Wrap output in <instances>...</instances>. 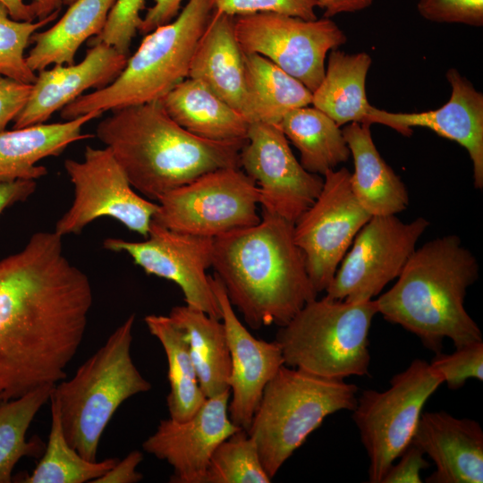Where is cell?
Instances as JSON below:
<instances>
[{
  "label": "cell",
  "instance_id": "obj_2",
  "mask_svg": "<svg viewBox=\"0 0 483 483\" xmlns=\"http://www.w3.org/2000/svg\"><path fill=\"white\" fill-rule=\"evenodd\" d=\"M293 227L262 212L258 224L213 239L215 275L252 329L283 326L318 297Z\"/></svg>",
  "mask_w": 483,
  "mask_h": 483
},
{
  "label": "cell",
  "instance_id": "obj_29",
  "mask_svg": "<svg viewBox=\"0 0 483 483\" xmlns=\"http://www.w3.org/2000/svg\"><path fill=\"white\" fill-rule=\"evenodd\" d=\"M277 125L299 150L300 163L309 173L323 176L351 156L342 129L314 106L288 112Z\"/></svg>",
  "mask_w": 483,
  "mask_h": 483
},
{
  "label": "cell",
  "instance_id": "obj_18",
  "mask_svg": "<svg viewBox=\"0 0 483 483\" xmlns=\"http://www.w3.org/2000/svg\"><path fill=\"white\" fill-rule=\"evenodd\" d=\"M210 283L221 309L231 359L228 413L234 425L247 430L266 385L284 365V357L275 340L258 339L244 326L215 275H210Z\"/></svg>",
  "mask_w": 483,
  "mask_h": 483
},
{
  "label": "cell",
  "instance_id": "obj_22",
  "mask_svg": "<svg viewBox=\"0 0 483 483\" xmlns=\"http://www.w3.org/2000/svg\"><path fill=\"white\" fill-rule=\"evenodd\" d=\"M188 78L203 82L250 122L244 53L235 36L234 16L214 9L195 47Z\"/></svg>",
  "mask_w": 483,
  "mask_h": 483
},
{
  "label": "cell",
  "instance_id": "obj_47",
  "mask_svg": "<svg viewBox=\"0 0 483 483\" xmlns=\"http://www.w3.org/2000/svg\"><path fill=\"white\" fill-rule=\"evenodd\" d=\"M33 2L36 5L37 18L39 20L59 11L63 4V0H34Z\"/></svg>",
  "mask_w": 483,
  "mask_h": 483
},
{
  "label": "cell",
  "instance_id": "obj_26",
  "mask_svg": "<svg viewBox=\"0 0 483 483\" xmlns=\"http://www.w3.org/2000/svg\"><path fill=\"white\" fill-rule=\"evenodd\" d=\"M115 0H75L48 30L35 32L34 47L26 55L28 66L39 72L51 64H72L83 42L98 35Z\"/></svg>",
  "mask_w": 483,
  "mask_h": 483
},
{
  "label": "cell",
  "instance_id": "obj_8",
  "mask_svg": "<svg viewBox=\"0 0 483 483\" xmlns=\"http://www.w3.org/2000/svg\"><path fill=\"white\" fill-rule=\"evenodd\" d=\"M378 314L376 300L350 302L324 296L308 302L275 341L284 365L333 379L367 376L369 329Z\"/></svg>",
  "mask_w": 483,
  "mask_h": 483
},
{
  "label": "cell",
  "instance_id": "obj_34",
  "mask_svg": "<svg viewBox=\"0 0 483 483\" xmlns=\"http://www.w3.org/2000/svg\"><path fill=\"white\" fill-rule=\"evenodd\" d=\"M258 446L246 429L239 428L213 452L204 483H269Z\"/></svg>",
  "mask_w": 483,
  "mask_h": 483
},
{
  "label": "cell",
  "instance_id": "obj_14",
  "mask_svg": "<svg viewBox=\"0 0 483 483\" xmlns=\"http://www.w3.org/2000/svg\"><path fill=\"white\" fill-rule=\"evenodd\" d=\"M350 176L345 167L327 171L319 195L294 223V240L318 293L326 290L355 236L371 217L357 201Z\"/></svg>",
  "mask_w": 483,
  "mask_h": 483
},
{
  "label": "cell",
  "instance_id": "obj_13",
  "mask_svg": "<svg viewBox=\"0 0 483 483\" xmlns=\"http://www.w3.org/2000/svg\"><path fill=\"white\" fill-rule=\"evenodd\" d=\"M430 223L396 215L371 216L355 236L326 288V296L350 302L373 300L396 279Z\"/></svg>",
  "mask_w": 483,
  "mask_h": 483
},
{
  "label": "cell",
  "instance_id": "obj_45",
  "mask_svg": "<svg viewBox=\"0 0 483 483\" xmlns=\"http://www.w3.org/2000/svg\"><path fill=\"white\" fill-rule=\"evenodd\" d=\"M317 6L324 10V17L331 18L343 13H355L364 10L374 0H315Z\"/></svg>",
  "mask_w": 483,
  "mask_h": 483
},
{
  "label": "cell",
  "instance_id": "obj_41",
  "mask_svg": "<svg viewBox=\"0 0 483 483\" xmlns=\"http://www.w3.org/2000/svg\"><path fill=\"white\" fill-rule=\"evenodd\" d=\"M398 458L399 462L390 466L381 483H421L420 471L429 466L423 452L411 443Z\"/></svg>",
  "mask_w": 483,
  "mask_h": 483
},
{
  "label": "cell",
  "instance_id": "obj_15",
  "mask_svg": "<svg viewBox=\"0 0 483 483\" xmlns=\"http://www.w3.org/2000/svg\"><path fill=\"white\" fill-rule=\"evenodd\" d=\"M240 166L258 188L262 212L292 224L312 205L324 183L322 175L303 168L287 138L274 123H250Z\"/></svg>",
  "mask_w": 483,
  "mask_h": 483
},
{
  "label": "cell",
  "instance_id": "obj_39",
  "mask_svg": "<svg viewBox=\"0 0 483 483\" xmlns=\"http://www.w3.org/2000/svg\"><path fill=\"white\" fill-rule=\"evenodd\" d=\"M417 9L433 22L483 25V0H419Z\"/></svg>",
  "mask_w": 483,
  "mask_h": 483
},
{
  "label": "cell",
  "instance_id": "obj_16",
  "mask_svg": "<svg viewBox=\"0 0 483 483\" xmlns=\"http://www.w3.org/2000/svg\"><path fill=\"white\" fill-rule=\"evenodd\" d=\"M103 246L126 252L148 275L176 284L187 306L221 319L210 275H207L212 264V238L175 232L151 222L145 241L108 238Z\"/></svg>",
  "mask_w": 483,
  "mask_h": 483
},
{
  "label": "cell",
  "instance_id": "obj_24",
  "mask_svg": "<svg viewBox=\"0 0 483 483\" xmlns=\"http://www.w3.org/2000/svg\"><path fill=\"white\" fill-rule=\"evenodd\" d=\"M342 132L353 158L352 191L362 208L371 216L405 210L410 203L408 191L378 152L370 124L351 123L343 126Z\"/></svg>",
  "mask_w": 483,
  "mask_h": 483
},
{
  "label": "cell",
  "instance_id": "obj_7",
  "mask_svg": "<svg viewBox=\"0 0 483 483\" xmlns=\"http://www.w3.org/2000/svg\"><path fill=\"white\" fill-rule=\"evenodd\" d=\"M359 387L283 365L266 385L247 429L263 467L273 479L324 419L352 411Z\"/></svg>",
  "mask_w": 483,
  "mask_h": 483
},
{
  "label": "cell",
  "instance_id": "obj_36",
  "mask_svg": "<svg viewBox=\"0 0 483 483\" xmlns=\"http://www.w3.org/2000/svg\"><path fill=\"white\" fill-rule=\"evenodd\" d=\"M144 4L145 0H115L103 30L89 40V45L104 43L128 55L142 21L140 13Z\"/></svg>",
  "mask_w": 483,
  "mask_h": 483
},
{
  "label": "cell",
  "instance_id": "obj_5",
  "mask_svg": "<svg viewBox=\"0 0 483 483\" xmlns=\"http://www.w3.org/2000/svg\"><path fill=\"white\" fill-rule=\"evenodd\" d=\"M135 314L130 315L106 343L51 394L69 444L85 459L97 461L100 438L126 400L151 389L135 366L131 347Z\"/></svg>",
  "mask_w": 483,
  "mask_h": 483
},
{
  "label": "cell",
  "instance_id": "obj_44",
  "mask_svg": "<svg viewBox=\"0 0 483 483\" xmlns=\"http://www.w3.org/2000/svg\"><path fill=\"white\" fill-rule=\"evenodd\" d=\"M35 180L0 181V216L11 206L25 201L36 190Z\"/></svg>",
  "mask_w": 483,
  "mask_h": 483
},
{
  "label": "cell",
  "instance_id": "obj_28",
  "mask_svg": "<svg viewBox=\"0 0 483 483\" xmlns=\"http://www.w3.org/2000/svg\"><path fill=\"white\" fill-rule=\"evenodd\" d=\"M168 317L185 334L206 397L230 391L231 359L222 320L186 304L172 308Z\"/></svg>",
  "mask_w": 483,
  "mask_h": 483
},
{
  "label": "cell",
  "instance_id": "obj_30",
  "mask_svg": "<svg viewBox=\"0 0 483 483\" xmlns=\"http://www.w3.org/2000/svg\"><path fill=\"white\" fill-rule=\"evenodd\" d=\"M250 122L278 124L288 112L312 102V92L273 62L244 54Z\"/></svg>",
  "mask_w": 483,
  "mask_h": 483
},
{
  "label": "cell",
  "instance_id": "obj_12",
  "mask_svg": "<svg viewBox=\"0 0 483 483\" xmlns=\"http://www.w3.org/2000/svg\"><path fill=\"white\" fill-rule=\"evenodd\" d=\"M244 54L260 55L315 91L325 75L326 55L347 40L330 18L303 20L276 13L234 17Z\"/></svg>",
  "mask_w": 483,
  "mask_h": 483
},
{
  "label": "cell",
  "instance_id": "obj_49",
  "mask_svg": "<svg viewBox=\"0 0 483 483\" xmlns=\"http://www.w3.org/2000/svg\"><path fill=\"white\" fill-rule=\"evenodd\" d=\"M0 402H1V399H0Z\"/></svg>",
  "mask_w": 483,
  "mask_h": 483
},
{
  "label": "cell",
  "instance_id": "obj_20",
  "mask_svg": "<svg viewBox=\"0 0 483 483\" xmlns=\"http://www.w3.org/2000/svg\"><path fill=\"white\" fill-rule=\"evenodd\" d=\"M89 47L85 57L76 64H55L38 72L28 101L13 120V129L44 123L87 89L105 88L116 79L128 55L104 43Z\"/></svg>",
  "mask_w": 483,
  "mask_h": 483
},
{
  "label": "cell",
  "instance_id": "obj_48",
  "mask_svg": "<svg viewBox=\"0 0 483 483\" xmlns=\"http://www.w3.org/2000/svg\"><path fill=\"white\" fill-rule=\"evenodd\" d=\"M75 0H63V4L70 5L72 4Z\"/></svg>",
  "mask_w": 483,
  "mask_h": 483
},
{
  "label": "cell",
  "instance_id": "obj_32",
  "mask_svg": "<svg viewBox=\"0 0 483 483\" xmlns=\"http://www.w3.org/2000/svg\"><path fill=\"white\" fill-rule=\"evenodd\" d=\"M51 426L43 456L24 483H94L117 462L114 458L89 461L82 457L67 441L58 410L50 397Z\"/></svg>",
  "mask_w": 483,
  "mask_h": 483
},
{
  "label": "cell",
  "instance_id": "obj_37",
  "mask_svg": "<svg viewBox=\"0 0 483 483\" xmlns=\"http://www.w3.org/2000/svg\"><path fill=\"white\" fill-rule=\"evenodd\" d=\"M448 388L458 389L469 379L483 380V341L464 345L450 353H436L429 362Z\"/></svg>",
  "mask_w": 483,
  "mask_h": 483
},
{
  "label": "cell",
  "instance_id": "obj_4",
  "mask_svg": "<svg viewBox=\"0 0 483 483\" xmlns=\"http://www.w3.org/2000/svg\"><path fill=\"white\" fill-rule=\"evenodd\" d=\"M97 138L112 152L134 190L150 200L220 168L239 167L245 141L197 137L153 101L111 111Z\"/></svg>",
  "mask_w": 483,
  "mask_h": 483
},
{
  "label": "cell",
  "instance_id": "obj_25",
  "mask_svg": "<svg viewBox=\"0 0 483 483\" xmlns=\"http://www.w3.org/2000/svg\"><path fill=\"white\" fill-rule=\"evenodd\" d=\"M191 134L212 141H245L248 119L199 80L186 78L159 100Z\"/></svg>",
  "mask_w": 483,
  "mask_h": 483
},
{
  "label": "cell",
  "instance_id": "obj_11",
  "mask_svg": "<svg viewBox=\"0 0 483 483\" xmlns=\"http://www.w3.org/2000/svg\"><path fill=\"white\" fill-rule=\"evenodd\" d=\"M64 169L74 197L54 232L62 237L79 234L94 220L109 216L129 230L148 236L158 204L134 191L109 148L87 146L83 160L66 159Z\"/></svg>",
  "mask_w": 483,
  "mask_h": 483
},
{
  "label": "cell",
  "instance_id": "obj_35",
  "mask_svg": "<svg viewBox=\"0 0 483 483\" xmlns=\"http://www.w3.org/2000/svg\"><path fill=\"white\" fill-rule=\"evenodd\" d=\"M60 11V10H59ZM55 11L36 22L13 19L0 2V74L25 83H33L37 74L28 66L25 49L32 35L55 21Z\"/></svg>",
  "mask_w": 483,
  "mask_h": 483
},
{
  "label": "cell",
  "instance_id": "obj_31",
  "mask_svg": "<svg viewBox=\"0 0 483 483\" xmlns=\"http://www.w3.org/2000/svg\"><path fill=\"white\" fill-rule=\"evenodd\" d=\"M149 333L161 343L167 360L169 418L182 421L191 418L207 399L191 360L185 334L168 316L148 315Z\"/></svg>",
  "mask_w": 483,
  "mask_h": 483
},
{
  "label": "cell",
  "instance_id": "obj_6",
  "mask_svg": "<svg viewBox=\"0 0 483 483\" xmlns=\"http://www.w3.org/2000/svg\"><path fill=\"white\" fill-rule=\"evenodd\" d=\"M214 11L212 0H189L174 21L145 35L116 79L61 109L65 120L160 100L189 76L191 61Z\"/></svg>",
  "mask_w": 483,
  "mask_h": 483
},
{
  "label": "cell",
  "instance_id": "obj_33",
  "mask_svg": "<svg viewBox=\"0 0 483 483\" xmlns=\"http://www.w3.org/2000/svg\"><path fill=\"white\" fill-rule=\"evenodd\" d=\"M55 386L38 387L15 399L0 402V483H10L16 463L34 456L41 444L27 441V431L41 407L50 399Z\"/></svg>",
  "mask_w": 483,
  "mask_h": 483
},
{
  "label": "cell",
  "instance_id": "obj_38",
  "mask_svg": "<svg viewBox=\"0 0 483 483\" xmlns=\"http://www.w3.org/2000/svg\"><path fill=\"white\" fill-rule=\"evenodd\" d=\"M214 9L232 16L258 13H276L316 20L315 0H212Z\"/></svg>",
  "mask_w": 483,
  "mask_h": 483
},
{
  "label": "cell",
  "instance_id": "obj_9",
  "mask_svg": "<svg viewBox=\"0 0 483 483\" xmlns=\"http://www.w3.org/2000/svg\"><path fill=\"white\" fill-rule=\"evenodd\" d=\"M443 383L429 362L415 359L386 390H365L357 397L352 419L369 457V482L381 483L411 445L425 403Z\"/></svg>",
  "mask_w": 483,
  "mask_h": 483
},
{
  "label": "cell",
  "instance_id": "obj_3",
  "mask_svg": "<svg viewBox=\"0 0 483 483\" xmlns=\"http://www.w3.org/2000/svg\"><path fill=\"white\" fill-rule=\"evenodd\" d=\"M479 275L477 258L458 235L433 239L415 249L395 284L376 299L378 313L435 353L446 338L455 348L481 342V330L464 306Z\"/></svg>",
  "mask_w": 483,
  "mask_h": 483
},
{
  "label": "cell",
  "instance_id": "obj_27",
  "mask_svg": "<svg viewBox=\"0 0 483 483\" xmlns=\"http://www.w3.org/2000/svg\"><path fill=\"white\" fill-rule=\"evenodd\" d=\"M371 64L370 55L365 52L347 54L331 50L323 80L312 92L313 106L339 127L364 123L373 107L366 94V78Z\"/></svg>",
  "mask_w": 483,
  "mask_h": 483
},
{
  "label": "cell",
  "instance_id": "obj_1",
  "mask_svg": "<svg viewBox=\"0 0 483 483\" xmlns=\"http://www.w3.org/2000/svg\"><path fill=\"white\" fill-rule=\"evenodd\" d=\"M55 232H37L0 259V399L66 377L86 332L93 291Z\"/></svg>",
  "mask_w": 483,
  "mask_h": 483
},
{
  "label": "cell",
  "instance_id": "obj_23",
  "mask_svg": "<svg viewBox=\"0 0 483 483\" xmlns=\"http://www.w3.org/2000/svg\"><path fill=\"white\" fill-rule=\"evenodd\" d=\"M102 112L93 111L63 123H39L0 131V181L37 180L47 169L37 163L57 157L73 142L92 138L81 129Z\"/></svg>",
  "mask_w": 483,
  "mask_h": 483
},
{
  "label": "cell",
  "instance_id": "obj_10",
  "mask_svg": "<svg viewBox=\"0 0 483 483\" xmlns=\"http://www.w3.org/2000/svg\"><path fill=\"white\" fill-rule=\"evenodd\" d=\"M157 201L152 222L182 233L214 239L260 221L258 188L239 167L206 173Z\"/></svg>",
  "mask_w": 483,
  "mask_h": 483
},
{
  "label": "cell",
  "instance_id": "obj_46",
  "mask_svg": "<svg viewBox=\"0 0 483 483\" xmlns=\"http://www.w3.org/2000/svg\"><path fill=\"white\" fill-rule=\"evenodd\" d=\"M6 6L10 16L16 21H33L37 18L34 2L26 4L23 0H0Z\"/></svg>",
  "mask_w": 483,
  "mask_h": 483
},
{
  "label": "cell",
  "instance_id": "obj_17",
  "mask_svg": "<svg viewBox=\"0 0 483 483\" xmlns=\"http://www.w3.org/2000/svg\"><path fill=\"white\" fill-rule=\"evenodd\" d=\"M230 391L208 397L188 419H162L142 444L145 452L173 468L172 483H204L216 446L238 430L228 413Z\"/></svg>",
  "mask_w": 483,
  "mask_h": 483
},
{
  "label": "cell",
  "instance_id": "obj_21",
  "mask_svg": "<svg viewBox=\"0 0 483 483\" xmlns=\"http://www.w3.org/2000/svg\"><path fill=\"white\" fill-rule=\"evenodd\" d=\"M411 444L435 463L428 483H482L483 430L446 411L422 412Z\"/></svg>",
  "mask_w": 483,
  "mask_h": 483
},
{
  "label": "cell",
  "instance_id": "obj_42",
  "mask_svg": "<svg viewBox=\"0 0 483 483\" xmlns=\"http://www.w3.org/2000/svg\"><path fill=\"white\" fill-rule=\"evenodd\" d=\"M143 454L135 450L128 453L123 460L118 461L104 475L94 483H136L142 479L143 476L137 470L141 462Z\"/></svg>",
  "mask_w": 483,
  "mask_h": 483
},
{
  "label": "cell",
  "instance_id": "obj_19",
  "mask_svg": "<svg viewBox=\"0 0 483 483\" xmlns=\"http://www.w3.org/2000/svg\"><path fill=\"white\" fill-rule=\"evenodd\" d=\"M451 86L449 100L441 107L420 113H392L372 107L365 123H380L403 136H411L412 127L429 129L455 141L469 153L472 163L473 185L483 188V94L454 68L446 72Z\"/></svg>",
  "mask_w": 483,
  "mask_h": 483
},
{
  "label": "cell",
  "instance_id": "obj_40",
  "mask_svg": "<svg viewBox=\"0 0 483 483\" xmlns=\"http://www.w3.org/2000/svg\"><path fill=\"white\" fill-rule=\"evenodd\" d=\"M32 83H25L0 74V131L13 121L30 97Z\"/></svg>",
  "mask_w": 483,
  "mask_h": 483
},
{
  "label": "cell",
  "instance_id": "obj_43",
  "mask_svg": "<svg viewBox=\"0 0 483 483\" xmlns=\"http://www.w3.org/2000/svg\"><path fill=\"white\" fill-rule=\"evenodd\" d=\"M182 0H154V5L148 8L141 23L139 32L148 34L156 28L166 24L178 14Z\"/></svg>",
  "mask_w": 483,
  "mask_h": 483
}]
</instances>
